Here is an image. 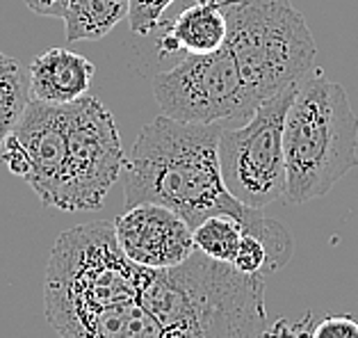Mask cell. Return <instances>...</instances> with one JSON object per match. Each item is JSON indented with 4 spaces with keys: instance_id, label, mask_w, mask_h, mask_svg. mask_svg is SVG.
<instances>
[{
    "instance_id": "cell-1",
    "label": "cell",
    "mask_w": 358,
    "mask_h": 338,
    "mask_svg": "<svg viewBox=\"0 0 358 338\" xmlns=\"http://www.w3.org/2000/svg\"><path fill=\"white\" fill-rule=\"evenodd\" d=\"M222 126L182 124L167 115L155 117L137 135L124 167V199L128 206L160 204L178 213L189 229L213 215L240 220L251 236L269 249L272 270L292 258L294 242L281 222L260 208L240 204L224 185L217 142Z\"/></svg>"
},
{
    "instance_id": "cell-2",
    "label": "cell",
    "mask_w": 358,
    "mask_h": 338,
    "mask_svg": "<svg viewBox=\"0 0 358 338\" xmlns=\"http://www.w3.org/2000/svg\"><path fill=\"white\" fill-rule=\"evenodd\" d=\"M142 302L167 338H263L267 329L263 276L240 272L203 251L153 270Z\"/></svg>"
},
{
    "instance_id": "cell-3",
    "label": "cell",
    "mask_w": 358,
    "mask_h": 338,
    "mask_svg": "<svg viewBox=\"0 0 358 338\" xmlns=\"http://www.w3.org/2000/svg\"><path fill=\"white\" fill-rule=\"evenodd\" d=\"M285 202L306 204L331 192L358 167V115L347 90L322 71L306 76L283 128Z\"/></svg>"
},
{
    "instance_id": "cell-4",
    "label": "cell",
    "mask_w": 358,
    "mask_h": 338,
    "mask_svg": "<svg viewBox=\"0 0 358 338\" xmlns=\"http://www.w3.org/2000/svg\"><path fill=\"white\" fill-rule=\"evenodd\" d=\"M153 276L124 254L115 222H92L64 231L50 251L43 281L48 325L90 311L139 300Z\"/></svg>"
},
{
    "instance_id": "cell-5",
    "label": "cell",
    "mask_w": 358,
    "mask_h": 338,
    "mask_svg": "<svg viewBox=\"0 0 358 338\" xmlns=\"http://www.w3.org/2000/svg\"><path fill=\"white\" fill-rule=\"evenodd\" d=\"M224 48L258 106L315 71L317 46L290 0H226Z\"/></svg>"
},
{
    "instance_id": "cell-6",
    "label": "cell",
    "mask_w": 358,
    "mask_h": 338,
    "mask_svg": "<svg viewBox=\"0 0 358 338\" xmlns=\"http://www.w3.org/2000/svg\"><path fill=\"white\" fill-rule=\"evenodd\" d=\"M296 87L299 85L267 99L247 124L220 131L217 155L224 185L249 208L263 211L285 197L283 128Z\"/></svg>"
},
{
    "instance_id": "cell-7",
    "label": "cell",
    "mask_w": 358,
    "mask_h": 338,
    "mask_svg": "<svg viewBox=\"0 0 358 338\" xmlns=\"http://www.w3.org/2000/svg\"><path fill=\"white\" fill-rule=\"evenodd\" d=\"M153 97L162 115L182 124L242 126L260 106L226 48L189 55L153 78Z\"/></svg>"
},
{
    "instance_id": "cell-8",
    "label": "cell",
    "mask_w": 358,
    "mask_h": 338,
    "mask_svg": "<svg viewBox=\"0 0 358 338\" xmlns=\"http://www.w3.org/2000/svg\"><path fill=\"white\" fill-rule=\"evenodd\" d=\"M124 144L112 112L99 99L85 97L71 103L69 158L59 211H96L126 167Z\"/></svg>"
},
{
    "instance_id": "cell-9",
    "label": "cell",
    "mask_w": 358,
    "mask_h": 338,
    "mask_svg": "<svg viewBox=\"0 0 358 338\" xmlns=\"http://www.w3.org/2000/svg\"><path fill=\"white\" fill-rule=\"evenodd\" d=\"M69 119L71 103L50 106L30 99L23 117L12 131L28 158L23 181L43 206L59 208L62 204L69 158Z\"/></svg>"
},
{
    "instance_id": "cell-10",
    "label": "cell",
    "mask_w": 358,
    "mask_h": 338,
    "mask_svg": "<svg viewBox=\"0 0 358 338\" xmlns=\"http://www.w3.org/2000/svg\"><path fill=\"white\" fill-rule=\"evenodd\" d=\"M115 233L130 261L151 270L173 267L196 251L189 224L160 204L130 206L115 220Z\"/></svg>"
},
{
    "instance_id": "cell-11",
    "label": "cell",
    "mask_w": 358,
    "mask_h": 338,
    "mask_svg": "<svg viewBox=\"0 0 358 338\" xmlns=\"http://www.w3.org/2000/svg\"><path fill=\"white\" fill-rule=\"evenodd\" d=\"M94 73L96 66L90 57L66 48H48L34 55L28 66L30 99L69 106L90 94Z\"/></svg>"
},
{
    "instance_id": "cell-12",
    "label": "cell",
    "mask_w": 358,
    "mask_h": 338,
    "mask_svg": "<svg viewBox=\"0 0 358 338\" xmlns=\"http://www.w3.org/2000/svg\"><path fill=\"white\" fill-rule=\"evenodd\" d=\"M50 327L59 338H167L160 320L142 297L59 320Z\"/></svg>"
},
{
    "instance_id": "cell-13",
    "label": "cell",
    "mask_w": 358,
    "mask_h": 338,
    "mask_svg": "<svg viewBox=\"0 0 358 338\" xmlns=\"http://www.w3.org/2000/svg\"><path fill=\"white\" fill-rule=\"evenodd\" d=\"M226 34V0H199L167 25L158 46L164 53L185 50L187 55H206L224 48Z\"/></svg>"
},
{
    "instance_id": "cell-14",
    "label": "cell",
    "mask_w": 358,
    "mask_h": 338,
    "mask_svg": "<svg viewBox=\"0 0 358 338\" xmlns=\"http://www.w3.org/2000/svg\"><path fill=\"white\" fill-rule=\"evenodd\" d=\"M130 0H71L64 12L69 41H94L128 19Z\"/></svg>"
},
{
    "instance_id": "cell-15",
    "label": "cell",
    "mask_w": 358,
    "mask_h": 338,
    "mask_svg": "<svg viewBox=\"0 0 358 338\" xmlns=\"http://www.w3.org/2000/svg\"><path fill=\"white\" fill-rule=\"evenodd\" d=\"M30 103V78L7 53H0V149Z\"/></svg>"
},
{
    "instance_id": "cell-16",
    "label": "cell",
    "mask_w": 358,
    "mask_h": 338,
    "mask_svg": "<svg viewBox=\"0 0 358 338\" xmlns=\"http://www.w3.org/2000/svg\"><path fill=\"white\" fill-rule=\"evenodd\" d=\"M244 233L247 231L240 220L231 218V215H213L192 229V240H194L196 251H203L215 261L233 263Z\"/></svg>"
},
{
    "instance_id": "cell-17",
    "label": "cell",
    "mask_w": 358,
    "mask_h": 338,
    "mask_svg": "<svg viewBox=\"0 0 358 338\" xmlns=\"http://www.w3.org/2000/svg\"><path fill=\"white\" fill-rule=\"evenodd\" d=\"M233 265L238 267L240 272L247 274H272V258H269V249L260 238L251 236V233H244V238L240 240L238 254L233 258Z\"/></svg>"
},
{
    "instance_id": "cell-18",
    "label": "cell",
    "mask_w": 358,
    "mask_h": 338,
    "mask_svg": "<svg viewBox=\"0 0 358 338\" xmlns=\"http://www.w3.org/2000/svg\"><path fill=\"white\" fill-rule=\"evenodd\" d=\"M173 3V0H130V12H128V23L130 30L135 34H151L158 25L162 23L164 10Z\"/></svg>"
},
{
    "instance_id": "cell-19",
    "label": "cell",
    "mask_w": 358,
    "mask_h": 338,
    "mask_svg": "<svg viewBox=\"0 0 358 338\" xmlns=\"http://www.w3.org/2000/svg\"><path fill=\"white\" fill-rule=\"evenodd\" d=\"M308 338H358V323L352 316H327L310 325Z\"/></svg>"
},
{
    "instance_id": "cell-20",
    "label": "cell",
    "mask_w": 358,
    "mask_h": 338,
    "mask_svg": "<svg viewBox=\"0 0 358 338\" xmlns=\"http://www.w3.org/2000/svg\"><path fill=\"white\" fill-rule=\"evenodd\" d=\"M313 325V316L306 314L299 323H290L285 318H278L276 323L267 325L263 338H308V329Z\"/></svg>"
},
{
    "instance_id": "cell-21",
    "label": "cell",
    "mask_w": 358,
    "mask_h": 338,
    "mask_svg": "<svg viewBox=\"0 0 358 338\" xmlns=\"http://www.w3.org/2000/svg\"><path fill=\"white\" fill-rule=\"evenodd\" d=\"M23 3H25V7H28L32 14H39V16H59V19H62L71 0H23Z\"/></svg>"
}]
</instances>
